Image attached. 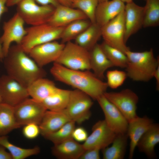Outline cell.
I'll return each instance as SVG.
<instances>
[{
  "mask_svg": "<svg viewBox=\"0 0 159 159\" xmlns=\"http://www.w3.org/2000/svg\"><path fill=\"white\" fill-rule=\"evenodd\" d=\"M90 70L72 69L54 62L50 72L56 80L80 90L97 100L106 92L108 87L106 82Z\"/></svg>",
  "mask_w": 159,
  "mask_h": 159,
  "instance_id": "1",
  "label": "cell"
},
{
  "mask_svg": "<svg viewBox=\"0 0 159 159\" xmlns=\"http://www.w3.org/2000/svg\"><path fill=\"white\" fill-rule=\"evenodd\" d=\"M3 61L7 74L27 88L34 81L47 75L43 68L28 56L19 45L11 46Z\"/></svg>",
  "mask_w": 159,
  "mask_h": 159,
  "instance_id": "2",
  "label": "cell"
},
{
  "mask_svg": "<svg viewBox=\"0 0 159 159\" xmlns=\"http://www.w3.org/2000/svg\"><path fill=\"white\" fill-rule=\"evenodd\" d=\"M128 58L126 67L127 77L136 81L147 82L153 77L159 65V57L155 58L153 50L141 52L129 50L125 53Z\"/></svg>",
  "mask_w": 159,
  "mask_h": 159,
  "instance_id": "3",
  "label": "cell"
},
{
  "mask_svg": "<svg viewBox=\"0 0 159 159\" xmlns=\"http://www.w3.org/2000/svg\"><path fill=\"white\" fill-rule=\"evenodd\" d=\"M64 27L45 24L26 28V33L19 45L27 54L34 47L60 39Z\"/></svg>",
  "mask_w": 159,
  "mask_h": 159,
  "instance_id": "4",
  "label": "cell"
},
{
  "mask_svg": "<svg viewBox=\"0 0 159 159\" xmlns=\"http://www.w3.org/2000/svg\"><path fill=\"white\" fill-rule=\"evenodd\" d=\"M16 5V13L31 26L47 23L55 8L51 5H38L35 0H21Z\"/></svg>",
  "mask_w": 159,
  "mask_h": 159,
  "instance_id": "5",
  "label": "cell"
},
{
  "mask_svg": "<svg viewBox=\"0 0 159 159\" xmlns=\"http://www.w3.org/2000/svg\"><path fill=\"white\" fill-rule=\"evenodd\" d=\"M55 62L72 69H91L89 51L71 41L65 44Z\"/></svg>",
  "mask_w": 159,
  "mask_h": 159,
  "instance_id": "6",
  "label": "cell"
},
{
  "mask_svg": "<svg viewBox=\"0 0 159 159\" xmlns=\"http://www.w3.org/2000/svg\"><path fill=\"white\" fill-rule=\"evenodd\" d=\"M92 98L77 89L70 90L68 104L65 110L71 120L80 124L91 115L90 109L93 104Z\"/></svg>",
  "mask_w": 159,
  "mask_h": 159,
  "instance_id": "7",
  "label": "cell"
},
{
  "mask_svg": "<svg viewBox=\"0 0 159 159\" xmlns=\"http://www.w3.org/2000/svg\"><path fill=\"white\" fill-rule=\"evenodd\" d=\"M125 19L124 10L101 27V34L105 42L125 54L130 49L124 41Z\"/></svg>",
  "mask_w": 159,
  "mask_h": 159,
  "instance_id": "8",
  "label": "cell"
},
{
  "mask_svg": "<svg viewBox=\"0 0 159 159\" xmlns=\"http://www.w3.org/2000/svg\"><path fill=\"white\" fill-rule=\"evenodd\" d=\"M47 110L42 102L32 98L26 99L14 107L16 121L21 127L30 123L39 125Z\"/></svg>",
  "mask_w": 159,
  "mask_h": 159,
  "instance_id": "9",
  "label": "cell"
},
{
  "mask_svg": "<svg viewBox=\"0 0 159 159\" xmlns=\"http://www.w3.org/2000/svg\"><path fill=\"white\" fill-rule=\"evenodd\" d=\"M24 23L17 13L4 23L3 33L0 37V44L4 58L7 55L12 42L16 43L17 45L21 44L26 33Z\"/></svg>",
  "mask_w": 159,
  "mask_h": 159,
  "instance_id": "10",
  "label": "cell"
},
{
  "mask_svg": "<svg viewBox=\"0 0 159 159\" xmlns=\"http://www.w3.org/2000/svg\"><path fill=\"white\" fill-rule=\"evenodd\" d=\"M103 95L120 111L128 122L138 116L136 110L139 98L132 90L126 89L119 92H106Z\"/></svg>",
  "mask_w": 159,
  "mask_h": 159,
  "instance_id": "11",
  "label": "cell"
},
{
  "mask_svg": "<svg viewBox=\"0 0 159 159\" xmlns=\"http://www.w3.org/2000/svg\"><path fill=\"white\" fill-rule=\"evenodd\" d=\"M0 91L3 103L14 107L30 97L27 88L7 74L0 77Z\"/></svg>",
  "mask_w": 159,
  "mask_h": 159,
  "instance_id": "12",
  "label": "cell"
},
{
  "mask_svg": "<svg viewBox=\"0 0 159 159\" xmlns=\"http://www.w3.org/2000/svg\"><path fill=\"white\" fill-rule=\"evenodd\" d=\"M104 113L109 127L116 134H125L128 122L120 111L103 95L97 100Z\"/></svg>",
  "mask_w": 159,
  "mask_h": 159,
  "instance_id": "13",
  "label": "cell"
},
{
  "mask_svg": "<svg viewBox=\"0 0 159 159\" xmlns=\"http://www.w3.org/2000/svg\"><path fill=\"white\" fill-rule=\"evenodd\" d=\"M116 133L108 127L105 120L96 122L92 128V132L82 144L84 149L102 150L112 144Z\"/></svg>",
  "mask_w": 159,
  "mask_h": 159,
  "instance_id": "14",
  "label": "cell"
},
{
  "mask_svg": "<svg viewBox=\"0 0 159 159\" xmlns=\"http://www.w3.org/2000/svg\"><path fill=\"white\" fill-rule=\"evenodd\" d=\"M65 44L56 41L48 42L34 47L28 54L39 66L43 68L51 62H56Z\"/></svg>",
  "mask_w": 159,
  "mask_h": 159,
  "instance_id": "15",
  "label": "cell"
},
{
  "mask_svg": "<svg viewBox=\"0 0 159 159\" xmlns=\"http://www.w3.org/2000/svg\"><path fill=\"white\" fill-rule=\"evenodd\" d=\"M144 7L140 6L133 1L125 5V43L130 37L136 33L143 26Z\"/></svg>",
  "mask_w": 159,
  "mask_h": 159,
  "instance_id": "16",
  "label": "cell"
},
{
  "mask_svg": "<svg viewBox=\"0 0 159 159\" xmlns=\"http://www.w3.org/2000/svg\"><path fill=\"white\" fill-rule=\"evenodd\" d=\"M71 120L65 109L60 111L47 110L39 125L40 134L44 138Z\"/></svg>",
  "mask_w": 159,
  "mask_h": 159,
  "instance_id": "17",
  "label": "cell"
},
{
  "mask_svg": "<svg viewBox=\"0 0 159 159\" xmlns=\"http://www.w3.org/2000/svg\"><path fill=\"white\" fill-rule=\"evenodd\" d=\"M81 19H88L80 10L60 4L55 7L47 23L56 27H64Z\"/></svg>",
  "mask_w": 159,
  "mask_h": 159,
  "instance_id": "18",
  "label": "cell"
},
{
  "mask_svg": "<svg viewBox=\"0 0 159 159\" xmlns=\"http://www.w3.org/2000/svg\"><path fill=\"white\" fill-rule=\"evenodd\" d=\"M154 123L147 116H138L128 122L127 134L130 140L129 158H132L137 143L142 135Z\"/></svg>",
  "mask_w": 159,
  "mask_h": 159,
  "instance_id": "19",
  "label": "cell"
},
{
  "mask_svg": "<svg viewBox=\"0 0 159 159\" xmlns=\"http://www.w3.org/2000/svg\"><path fill=\"white\" fill-rule=\"evenodd\" d=\"M125 5L120 0L99 3L95 14L96 23L102 27L124 10Z\"/></svg>",
  "mask_w": 159,
  "mask_h": 159,
  "instance_id": "20",
  "label": "cell"
},
{
  "mask_svg": "<svg viewBox=\"0 0 159 159\" xmlns=\"http://www.w3.org/2000/svg\"><path fill=\"white\" fill-rule=\"evenodd\" d=\"M159 143V125L154 122L142 135L136 147L150 158L155 157L154 148Z\"/></svg>",
  "mask_w": 159,
  "mask_h": 159,
  "instance_id": "21",
  "label": "cell"
},
{
  "mask_svg": "<svg viewBox=\"0 0 159 159\" xmlns=\"http://www.w3.org/2000/svg\"><path fill=\"white\" fill-rule=\"evenodd\" d=\"M85 150L82 144L73 138L54 145L52 148L53 155L60 159H79Z\"/></svg>",
  "mask_w": 159,
  "mask_h": 159,
  "instance_id": "22",
  "label": "cell"
},
{
  "mask_svg": "<svg viewBox=\"0 0 159 159\" xmlns=\"http://www.w3.org/2000/svg\"><path fill=\"white\" fill-rule=\"evenodd\" d=\"M89 52L91 69L102 80L105 78L106 71L114 66L106 57L100 44L97 43Z\"/></svg>",
  "mask_w": 159,
  "mask_h": 159,
  "instance_id": "23",
  "label": "cell"
},
{
  "mask_svg": "<svg viewBox=\"0 0 159 159\" xmlns=\"http://www.w3.org/2000/svg\"><path fill=\"white\" fill-rule=\"evenodd\" d=\"M58 88L53 81L43 77L34 81L27 87V90L29 96L42 102Z\"/></svg>",
  "mask_w": 159,
  "mask_h": 159,
  "instance_id": "24",
  "label": "cell"
},
{
  "mask_svg": "<svg viewBox=\"0 0 159 159\" xmlns=\"http://www.w3.org/2000/svg\"><path fill=\"white\" fill-rule=\"evenodd\" d=\"M128 138L127 134H117L112 145L102 149L104 159H123L124 158Z\"/></svg>",
  "mask_w": 159,
  "mask_h": 159,
  "instance_id": "25",
  "label": "cell"
},
{
  "mask_svg": "<svg viewBox=\"0 0 159 159\" xmlns=\"http://www.w3.org/2000/svg\"><path fill=\"white\" fill-rule=\"evenodd\" d=\"M102 36L101 27L96 23H91L74 39L76 44L90 51Z\"/></svg>",
  "mask_w": 159,
  "mask_h": 159,
  "instance_id": "26",
  "label": "cell"
},
{
  "mask_svg": "<svg viewBox=\"0 0 159 159\" xmlns=\"http://www.w3.org/2000/svg\"><path fill=\"white\" fill-rule=\"evenodd\" d=\"M20 127L15 117L14 107L4 103L0 104V136L7 135Z\"/></svg>",
  "mask_w": 159,
  "mask_h": 159,
  "instance_id": "27",
  "label": "cell"
},
{
  "mask_svg": "<svg viewBox=\"0 0 159 159\" xmlns=\"http://www.w3.org/2000/svg\"><path fill=\"white\" fill-rule=\"evenodd\" d=\"M70 90L58 88L42 102L48 110L60 111L65 109L68 102Z\"/></svg>",
  "mask_w": 159,
  "mask_h": 159,
  "instance_id": "28",
  "label": "cell"
},
{
  "mask_svg": "<svg viewBox=\"0 0 159 159\" xmlns=\"http://www.w3.org/2000/svg\"><path fill=\"white\" fill-rule=\"evenodd\" d=\"M0 145L7 150L13 159H24L38 154L40 152L37 146L30 148H24L17 146L10 142L7 135L0 136Z\"/></svg>",
  "mask_w": 159,
  "mask_h": 159,
  "instance_id": "29",
  "label": "cell"
},
{
  "mask_svg": "<svg viewBox=\"0 0 159 159\" xmlns=\"http://www.w3.org/2000/svg\"><path fill=\"white\" fill-rule=\"evenodd\" d=\"M92 23L88 19H81L74 21L65 26L60 39L64 44L74 39L87 29Z\"/></svg>",
  "mask_w": 159,
  "mask_h": 159,
  "instance_id": "30",
  "label": "cell"
},
{
  "mask_svg": "<svg viewBox=\"0 0 159 159\" xmlns=\"http://www.w3.org/2000/svg\"><path fill=\"white\" fill-rule=\"evenodd\" d=\"M143 26L155 27L159 24V0H145Z\"/></svg>",
  "mask_w": 159,
  "mask_h": 159,
  "instance_id": "31",
  "label": "cell"
},
{
  "mask_svg": "<svg viewBox=\"0 0 159 159\" xmlns=\"http://www.w3.org/2000/svg\"><path fill=\"white\" fill-rule=\"evenodd\" d=\"M100 44L106 57L114 66L126 68L128 62V58L125 53L104 41Z\"/></svg>",
  "mask_w": 159,
  "mask_h": 159,
  "instance_id": "32",
  "label": "cell"
},
{
  "mask_svg": "<svg viewBox=\"0 0 159 159\" xmlns=\"http://www.w3.org/2000/svg\"><path fill=\"white\" fill-rule=\"evenodd\" d=\"M75 123L74 121L71 120L56 131L44 138L52 142L54 145L73 138L72 135L75 128Z\"/></svg>",
  "mask_w": 159,
  "mask_h": 159,
  "instance_id": "33",
  "label": "cell"
},
{
  "mask_svg": "<svg viewBox=\"0 0 159 159\" xmlns=\"http://www.w3.org/2000/svg\"><path fill=\"white\" fill-rule=\"evenodd\" d=\"M98 0H73L71 7L82 11L92 23H96L95 14Z\"/></svg>",
  "mask_w": 159,
  "mask_h": 159,
  "instance_id": "34",
  "label": "cell"
},
{
  "mask_svg": "<svg viewBox=\"0 0 159 159\" xmlns=\"http://www.w3.org/2000/svg\"><path fill=\"white\" fill-rule=\"evenodd\" d=\"M106 76L108 87L113 89L122 85L127 77L126 72L117 69L107 71Z\"/></svg>",
  "mask_w": 159,
  "mask_h": 159,
  "instance_id": "35",
  "label": "cell"
},
{
  "mask_svg": "<svg viewBox=\"0 0 159 159\" xmlns=\"http://www.w3.org/2000/svg\"><path fill=\"white\" fill-rule=\"evenodd\" d=\"M22 133L24 136L29 139H34L40 134L39 125L35 123H30L24 125Z\"/></svg>",
  "mask_w": 159,
  "mask_h": 159,
  "instance_id": "36",
  "label": "cell"
},
{
  "mask_svg": "<svg viewBox=\"0 0 159 159\" xmlns=\"http://www.w3.org/2000/svg\"><path fill=\"white\" fill-rule=\"evenodd\" d=\"M87 133L83 127L75 128L73 132L72 138L77 142H85L88 137Z\"/></svg>",
  "mask_w": 159,
  "mask_h": 159,
  "instance_id": "37",
  "label": "cell"
},
{
  "mask_svg": "<svg viewBox=\"0 0 159 159\" xmlns=\"http://www.w3.org/2000/svg\"><path fill=\"white\" fill-rule=\"evenodd\" d=\"M21 0H8L6 4L7 6H11L16 5ZM41 5H51L55 7L60 4L58 0H35Z\"/></svg>",
  "mask_w": 159,
  "mask_h": 159,
  "instance_id": "38",
  "label": "cell"
},
{
  "mask_svg": "<svg viewBox=\"0 0 159 159\" xmlns=\"http://www.w3.org/2000/svg\"><path fill=\"white\" fill-rule=\"evenodd\" d=\"M97 148H91L85 150L80 157V159H99V151Z\"/></svg>",
  "mask_w": 159,
  "mask_h": 159,
  "instance_id": "39",
  "label": "cell"
},
{
  "mask_svg": "<svg viewBox=\"0 0 159 159\" xmlns=\"http://www.w3.org/2000/svg\"><path fill=\"white\" fill-rule=\"evenodd\" d=\"M8 0H0V20L3 14L7 11L6 4ZM4 58L1 46L0 44V61Z\"/></svg>",
  "mask_w": 159,
  "mask_h": 159,
  "instance_id": "40",
  "label": "cell"
},
{
  "mask_svg": "<svg viewBox=\"0 0 159 159\" xmlns=\"http://www.w3.org/2000/svg\"><path fill=\"white\" fill-rule=\"evenodd\" d=\"M0 159H13L10 153L6 150V149L0 145Z\"/></svg>",
  "mask_w": 159,
  "mask_h": 159,
  "instance_id": "41",
  "label": "cell"
},
{
  "mask_svg": "<svg viewBox=\"0 0 159 159\" xmlns=\"http://www.w3.org/2000/svg\"><path fill=\"white\" fill-rule=\"evenodd\" d=\"M153 77H155L156 82V90H159V65L155 70L153 75Z\"/></svg>",
  "mask_w": 159,
  "mask_h": 159,
  "instance_id": "42",
  "label": "cell"
},
{
  "mask_svg": "<svg viewBox=\"0 0 159 159\" xmlns=\"http://www.w3.org/2000/svg\"><path fill=\"white\" fill-rule=\"evenodd\" d=\"M58 1L60 4L71 7L73 0H58Z\"/></svg>",
  "mask_w": 159,
  "mask_h": 159,
  "instance_id": "43",
  "label": "cell"
},
{
  "mask_svg": "<svg viewBox=\"0 0 159 159\" xmlns=\"http://www.w3.org/2000/svg\"><path fill=\"white\" fill-rule=\"evenodd\" d=\"M123 3H129L133 1V0H120Z\"/></svg>",
  "mask_w": 159,
  "mask_h": 159,
  "instance_id": "44",
  "label": "cell"
},
{
  "mask_svg": "<svg viewBox=\"0 0 159 159\" xmlns=\"http://www.w3.org/2000/svg\"><path fill=\"white\" fill-rule=\"evenodd\" d=\"M3 103V100L0 91V104Z\"/></svg>",
  "mask_w": 159,
  "mask_h": 159,
  "instance_id": "45",
  "label": "cell"
},
{
  "mask_svg": "<svg viewBox=\"0 0 159 159\" xmlns=\"http://www.w3.org/2000/svg\"><path fill=\"white\" fill-rule=\"evenodd\" d=\"M108 0H98V3L102 2L104 1H107Z\"/></svg>",
  "mask_w": 159,
  "mask_h": 159,
  "instance_id": "46",
  "label": "cell"
}]
</instances>
